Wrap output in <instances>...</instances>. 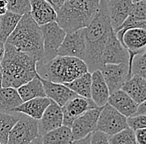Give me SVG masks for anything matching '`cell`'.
<instances>
[{"instance_id":"6da1fadb","label":"cell","mask_w":146,"mask_h":144,"mask_svg":"<svg viewBox=\"0 0 146 144\" xmlns=\"http://www.w3.org/2000/svg\"><path fill=\"white\" fill-rule=\"evenodd\" d=\"M109 12L106 0H100L96 16L89 25L84 28L86 39V54L84 62L88 72L91 73L101 68L100 56L106 45L110 30Z\"/></svg>"},{"instance_id":"7a4b0ae2","label":"cell","mask_w":146,"mask_h":144,"mask_svg":"<svg viewBox=\"0 0 146 144\" xmlns=\"http://www.w3.org/2000/svg\"><path fill=\"white\" fill-rule=\"evenodd\" d=\"M4 55L0 62L3 69L2 88L17 89L36 77L37 60L8 44H4Z\"/></svg>"},{"instance_id":"3957f363","label":"cell","mask_w":146,"mask_h":144,"mask_svg":"<svg viewBox=\"0 0 146 144\" xmlns=\"http://www.w3.org/2000/svg\"><path fill=\"white\" fill-rule=\"evenodd\" d=\"M5 44L33 57L37 62L44 55L43 37L41 27L33 19L30 13L22 16L17 27L8 38Z\"/></svg>"},{"instance_id":"277c9868","label":"cell","mask_w":146,"mask_h":144,"mask_svg":"<svg viewBox=\"0 0 146 144\" xmlns=\"http://www.w3.org/2000/svg\"><path fill=\"white\" fill-rule=\"evenodd\" d=\"M100 0H66L56 11V22L66 33L86 27L96 16Z\"/></svg>"},{"instance_id":"5b68a950","label":"cell","mask_w":146,"mask_h":144,"mask_svg":"<svg viewBox=\"0 0 146 144\" xmlns=\"http://www.w3.org/2000/svg\"><path fill=\"white\" fill-rule=\"evenodd\" d=\"M37 75L47 81L67 83L88 72L85 62L73 57L56 55L45 63L36 62Z\"/></svg>"},{"instance_id":"8992f818","label":"cell","mask_w":146,"mask_h":144,"mask_svg":"<svg viewBox=\"0 0 146 144\" xmlns=\"http://www.w3.org/2000/svg\"><path fill=\"white\" fill-rule=\"evenodd\" d=\"M43 37V58L38 61L45 63L56 56L57 49L62 44L66 33L55 21L40 26Z\"/></svg>"},{"instance_id":"52a82bcc","label":"cell","mask_w":146,"mask_h":144,"mask_svg":"<svg viewBox=\"0 0 146 144\" xmlns=\"http://www.w3.org/2000/svg\"><path fill=\"white\" fill-rule=\"evenodd\" d=\"M37 137H39L37 120L22 114L10 131L7 144H29Z\"/></svg>"},{"instance_id":"ba28073f","label":"cell","mask_w":146,"mask_h":144,"mask_svg":"<svg viewBox=\"0 0 146 144\" xmlns=\"http://www.w3.org/2000/svg\"><path fill=\"white\" fill-rule=\"evenodd\" d=\"M126 127H128L126 117L108 103L102 107L97 121L96 131L110 136Z\"/></svg>"},{"instance_id":"9c48e42d","label":"cell","mask_w":146,"mask_h":144,"mask_svg":"<svg viewBox=\"0 0 146 144\" xmlns=\"http://www.w3.org/2000/svg\"><path fill=\"white\" fill-rule=\"evenodd\" d=\"M86 54V39L84 28L66 33L56 55L73 57L84 60Z\"/></svg>"},{"instance_id":"30bf717a","label":"cell","mask_w":146,"mask_h":144,"mask_svg":"<svg viewBox=\"0 0 146 144\" xmlns=\"http://www.w3.org/2000/svg\"><path fill=\"white\" fill-rule=\"evenodd\" d=\"M101 65L129 63V54L118 40L113 29L110 30L100 56ZM101 66V67H102Z\"/></svg>"},{"instance_id":"8fae6325","label":"cell","mask_w":146,"mask_h":144,"mask_svg":"<svg viewBox=\"0 0 146 144\" xmlns=\"http://www.w3.org/2000/svg\"><path fill=\"white\" fill-rule=\"evenodd\" d=\"M123 35L119 42L125 47L129 54V67L133 58L139 54L146 52V30L145 28L135 27L129 29H120Z\"/></svg>"},{"instance_id":"7c38bea8","label":"cell","mask_w":146,"mask_h":144,"mask_svg":"<svg viewBox=\"0 0 146 144\" xmlns=\"http://www.w3.org/2000/svg\"><path fill=\"white\" fill-rule=\"evenodd\" d=\"M100 71L106 82L110 94L121 89L123 84L131 78L128 63L105 64L100 68Z\"/></svg>"},{"instance_id":"4fadbf2b","label":"cell","mask_w":146,"mask_h":144,"mask_svg":"<svg viewBox=\"0 0 146 144\" xmlns=\"http://www.w3.org/2000/svg\"><path fill=\"white\" fill-rule=\"evenodd\" d=\"M102 108L90 109L78 117L71 127L74 141H77L96 131L97 121Z\"/></svg>"},{"instance_id":"5bb4252c","label":"cell","mask_w":146,"mask_h":144,"mask_svg":"<svg viewBox=\"0 0 146 144\" xmlns=\"http://www.w3.org/2000/svg\"><path fill=\"white\" fill-rule=\"evenodd\" d=\"M98 108L91 98H85L77 96L68 101L62 108V126L70 127L73 122L78 117L82 116L86 111Z\"/></svg>"},{"instance_id":"9a60e30c","label":"cell","mask_w":146,"mask_h":144,"mask_svg":"<svg viewBox=\"0 0 146 144\" xmlns=\"http://www.w3.org/2000/svg\"><path fill=\"white\" fill-rule=\"evenodd\" d=\"M62 108L51 100V103L46 108L42 117L37 121L38 133L42 136L46 133L62 126Z\"/></svg>"},{"instance_id":"2e32d148","label":"cell","mask_w":146,"mask_h":144,"mask_svg":"<svg viewBox=\"0 0 146 144\" xmlns=\"http://www.w3.org/2000/svg\"><path fill=\"white\" fill-rule=\"evenodd\" d=\"M40 80L42 83L46 97L53 101L60 107H63L68 101L78 96L62 83L47 81L42 78H40Z\"/></svg>"},{"instance_id":"e0dca14e","label":"cell","mask_w":146,"mask_h":144,"mask_svg":"<svg viewBox=\"0 0 146 144\" xmlns=\"http://www.w3.org/2000/svg\"><path fill=\"white\" fill-rule=\"evenodd\" d=\"M30 15L39 26L55 22L56 12L52 5L46 0H30Z\"/></svg>"},{"instance_id":"ac0fdd59","label":"cell","mask_w":146,"mask_h":144,"mask_svg":"<svg viewBox=\"0 0 146 144\" xmlns=\"http://www.w3.org/2000/svg\"><path fill=\"white\" fill-rule=\"evenodd\" d=\"M106 2L110 20V25L113 30H115L129 17L132 7V1L109 0Z\"/></svg>"},{"instance_id":"d6986e66","label":"cell","mask_w":146,"mask_h":144,"mask_svg":"<svg viewBox=\"0 0 146 144\" xmlns=\"http://www.w3.org/2000/svg\"><path fill=\"white\" fill-rule=\"evenodd\" d=\"M107 103L125 117L135 115L139 105L122 89H119L110 94Z\"/></svg>"},{"instance_id":"ffe728a7","label":"cell","mask_w":146,"mask_h":144,"mask_svg":"<svg viewBox=\"0 0 146 144\" xmlns=\"http://www.w3.org/2000/svg\"><path fill=\"white\" fill-rule=\"evenodd\" d=\"M109 96L108 87L100 70L91 72V99L94 103L98 108H102L107 103Z\"/></svg>"},{"instance_id":"44dd1931","label":"cell","mask_w":146,"mask_h":144,"mask_svg":"<svg viewBox=\"0 0 146 144\" xmlns=\"http://www.w3.org/2000/svg\"><path fill=\"white\" fill-rule=\"evenodd\" d=\"M50 103L51 100L46 97L36 98L23 102L13 110V113H19L38 121Z\"/></svg>"},{"instance_id":"7402d4cb","label":"cell","mask_w":146,"mask_h":144,"mask_svg":"<svg viewBox=\"0 0 146 144\" xmlns=\"http://www.w3.org/2000/svg\"><path fill=\"white\" fill-rule=\"evenodd\" d=\"M121 89L125 92L137 104H140L146 100V80L139 76H132L125 82Z\"/></svg>"},{"instance_id":"603a6c76","label":"cell","mask_w":146,"mask_h":144,"mask_svg":"<svg viewBox=\"0 0 146 144\" xmlns=\"http://www.w3.org/2000/svg\"><path fill=\"white\" fill-rule=\"evenodd\" d=\"M22 103L23 101L16 88H0V113H13V110Z\"/></svg>"},{"instance_id":"cb8c5ba5","label":"cell","mask_w":146,"mask_h":144,"mask_svg":"<svg viewBox=\"0 0 146 144\" xmlns=\"http://www.w3.org/2000/svg\"><path fill=\"white\" fill-rule=\"evenodd\" d=\"M18 94L22 99L23 102L28 100L36 98H45L46 94L42 83L40 80L39 76H36L31 81L20 86L17 88Z\"/></svg>"},{"instance_id":"d4e9b609","label":"cell","mask_w":146,"mask_h":144,"mask_svg":"<svg viewBox=\"0 0 146 144\" xmlns=\"http://www.w3.org/2000/svg\"><path fill=\"white\" fill-rule=\"evenodd\" d=\"M42 144H72L74 143L70 127L61 126L41 136Z\"/></svg>"},{"instance_id":"484cf974","label":"cell","mask_w":146,"mask_h":144,"mask_svg":"<svg viewBox=\"0 0 146 144\" xmlns=\"http://www.w3.org/2000/svg\"><path fill=\"white\" fill-rule=\"evenodd\" d=\"M63 84L78 96L85 98H91V73L89 72L82 74L72 82Z\"/></svg>"},{"instance_id":"4316f807","label":"cell","mask_w":146,"mask_h":144,"mask_svg":"<svg viewBox=\"0 0 146 144\" xmlns=\"http://www.w3.org/2000/svg\"><path fill=\"white\" fill-rule=\"evenodd\" d=\"M22 16L7 11L0 16V43L5 44L8 38L17 27Z\"/></svg>"},{"instance_id":"83f0119b","label":"cell","mask_w":146,"mask_h":144,"mask_svg":"<svg viewBox=\"0 0 146 144\" xmlns=\"http://www.w3.org/2000/svg\"><path fill=\"white\" fill-rule=\"evenodd\" d=\"M22 113H0V143L7 144L9 135L13 127L20 119Z\"/></svg>"},{"instance_id":"f1b7e54d","label":"cell","mask_w":146,"mask_h":144,"mask_svg":"<svg viewBox=\"0 0 146 144\" xmlns=\"http://www.w3.org/2000/svg\"><path fill=\"white\" fill-rule=\"evenodd\" d=\"M109 144H137L135 131L126 127L117 133L107 136Z\"/></svg>"},{"instance_id":"f546056e","label":"cell","mask_w":146,"mask_h":144,"mask_svg":"<svg viewBox=\"0 0 146 144\" xmlns=\"http://www.w3.org/2000/svg\"><path fill=\"white\" fill-rule=\"evenodd\" d=\"M130 77L139 76L146 78V52L135 55L129 67Z\"/></svg>"},{"instance_id":"4dcf8cb0","label":"cell","mask_w":146,"mask_h":144,"mask_svg":"<svg viewBox=\"0 0 146 144\" xmlns=\"http://www.w3.org/2000/svg\"><path fill=\"white\" fill-rule=\"evenodd\" d=\"M7 10L18 15H24L31 11L30 0H5Z\"/></svg>"},{"instance_id":"1f68e13d","label":"cell","mask_w":146,"mask_h":144,"mask_svg":"<svg viewBox=\"0 0 146 144\" xmlns=\"http://www.w3.org/2000/svg\"><path fill=\"white\" fill-rule=\"evenodd\" d=\"M130 17L136 20H145L146 18V2L145 0L132 3V7L129 13Z\"/></svg>"},{"instance_id":"d6a6232c","label":"cell","mask_w":146,"mask_h":144,"mask_svg":"<svg viewBox=\"0 0 146 144\" xmlns=\"http://www.w3.org/2000/svg\"><path fill=\"white\" fill-rule=\"evenodd\" d=\"M126 123L128 127L135 131L141 128H146V116L145 115H134L126 117Z\"/></svg>"},{"instance_id":"836d02e7","label":"cell","mask_w":146,"mask_h":144,"mask_svg":"<svg viewBox=\"0 0 146 144\" xmlns=\"http://www.w3.org/2000/svg\"><path fill=\"white\" fill-rule=\"evenodd\" d=\"M146 27V22L145 20H136L135 18H133L132 17L129 16L124 22L123 23L118 27L116 28L115 30H114V32H117L120 29H124V30H126V29H129V28H135V27H140V28H145Z\"/></svg>"},{"instance_id":"e575fe53","label":"cell","mask_w":146,"mask_h":144,"mask_svg":"<svg viewBox=\"0 0 146 144\" xmlns=\"http://www.w3.org/2000/svg\"><path fill=\"white\" fill-rule=\"evenodd\" d=\"M91 144H109L107 135L99 131L92 133L91 134Z\"/></svg>"},{"instance_id":"d590c367","label":"cell","mask_w":146,"mask_h":144,"mask_svg":"<svg viewBox=\"0 0 146 144\" xmlns=\"http://www.w3.org/2000/svg\"><path fill=\"white\" fill-rule=\"evenodd\" d=\"M137 144H146V128H141L135 131Z\"/></svg>"},{"instance_id":"8d00e7d4","label":"cell","mask_w":146,"mask_h":144,"mask_svg":"<svg viewBox=\"0 0 146 144\" xmlns=\"http://www.w3.org/2000/svg\"><path fill=\"white\" fill-rule=\"evenodd\" d=\"M145 102L140 103L138 105L137 107L136 111H135V115H145L146 113V105ZM134 116V115H133Z\"/></svg>"},{"instance_id":"74e56055","label":"cell","mask_w":146,"mask_h":144,"mask_svg":"<svg viewBox=\"0 0 146 144\" xmlns=\"http://www.w3.org/2000/svg\"><path fill=\"white\" fill-rule=\"evenodd\" d=\"M66 1V0H50L51 4H52V7L54 8V9L56 10V12L63 5L64 3H65Z\"/></svg>"},{"instance_id":"f35d334b","label":"cell","mask_w":146,"mask_h":144,"mask_svg":"<svg viewBox=\"0 0 146 144\" xmlns=\"http://www.w3.org/2000/svg\"><path fill=\"white\" fill-rule=\"evenodd\" d=\"M74 144H91V134L86 136V137L77 140V141H74Z\"/></svg>"},{"instance_id":"ab89813d","label":"cell","mask_w":146,"mask_h":144,"mask_svg":"<svg viewBox=\"0 0 146 144\" xmlns=\"http://www.w3.org/2000/svg\"><path fill=\"white\" fill-rule=\"evenodd\" d=\"M4 52H5V48H4V44L0 43V62L3 59V57L4 55Z\"/></svg>"},{"instance_id":"60d3db41","label":"cell","mask_w":146,"mask_h":144,"mask_svg":"<svg viewBox=\"0 0 146 144\" xmlns=\"http://www.w3.org/2000/svg\"><path fill=\"white\" fill-rule=\"evenodd\" d=\"M29 144H42V139H41V137H37L36 138H35L33 141H32Z\"/></svg>"},{"instance_id":"b9f144b4","label":"cell","mask_w":146,"mask_h":144,"mask_svg":"<svg viewBox=\"0 0 146 144\" xmlns=\"http://www.w3.org/2000/svg\"><path fill=\"white\" fill-rule=\"evenodd\" d=\"M2 82H3V69H2V66L0 63V88H2Z\"/></svg>"},{"instance_id":"7bdbcfd3","label":"cell","mask_w":146,"mask_h":144,"mask_svg":"<svg viewBox=\"0 0 146 144\" xmlns=\"http://www.w3.org/2000/svg\"><path fill=\"white\" fill-rule=\"evenodd\" d=\"M132 3H137V2H140V1H144V0H131Z\"/></svg>"},{"instance_id":"ee69618b","label":"cell","mask_w":146,"mask_h":144,"mask_svg":"<svg viewBox=\"0 0 146 144\" xmlns=\"http://www.w3.org/2000/svg\"><path fill=\"white\" fill-rule=\"evenodd\" d=\"M46 1H47L48 3H51V2H50V0H46Z\"/></svg>"},{"instance_id":"f6af8a7d","label":"cell","mask_w":146,"mask_h":144,"mask_svg":"<svg viewBox=\"0 0 146 144\" xmlns=\"http://www.w3.org/2000/svg\"><path fill=\"white\" fill-rule=\"evenodd\" d=\"M106 1H109V0H106Z\"/></svg>"},{"instance_id":"bcb514c9","label":"cell","mask_w":146,"mask_h":144,"mask_svg":"<svg viewBox=\"0 0 146 144\" xmlns=\"http://www.w3.org/2000/svg\"><path fill=\"white\" fill-rule=\"evenodd\" d=\"M72 144H74V143H72Z\"/></svg>"},{"instance_id":"7dc6e473","label":"cell","mask_w":146,"mask_h":144,"mask_svg":"<svg viewBox=\"0 0 146 144\" xmlns=\"http://www.w3.org/2000/svg\"><path fill=\"white\" fill-rule=\"evenodd\" d=\"M0 144H2V143H0Z\"/></svg>"}]
</instances>
